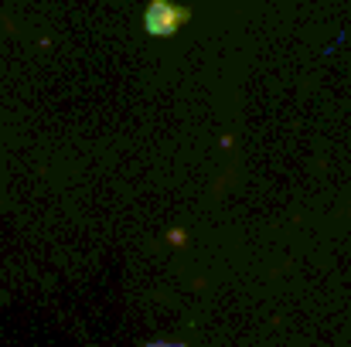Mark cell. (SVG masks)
I'll return each instance as SVG.
<instances>
[{"label": "cell", "instance_id": "1", "mask_svg": "<svg viewBox=\"0 0 351 347\" xmlns=\"http://www.w3.org/2000/svg\"><path fill=\"white\" fill-rule=\"evenodd\" d=\"M184 21H188V10L178 7V3H171V0H154L147 7V14H143V27L150 34H160V38L174 34Z\"/></svg>", "mask_w": 351, "mask_h": 347}]
</instances>
